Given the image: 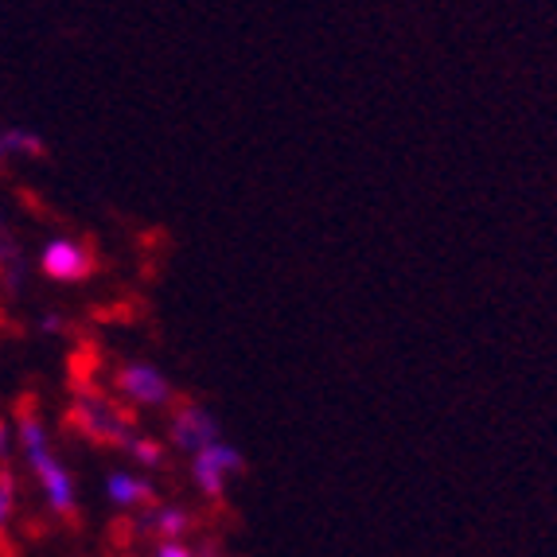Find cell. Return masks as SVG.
I'll list each match as a JSON object with an SVG mask.
<instances>
[{
	"label": "cell",
	"instance_id": "cell-1",
	"mask_svg": "<svg viewBox=\"0 0 557 557\" xmlns=\"http://www.w3.org/2000/svg\"><path fill=\"white\" fill-rule=\"evenodd\" d=\"M242 468H246V460H242L231 445H219V441L196 448V460H191V475H196V483L203 487L207 495H211V499H219V495H223L226 475L242 472Z\"/></svg>",
	"mask_w": 557,
	"mask_h": 557
},
{
	"label": "cell",
	"instance_id": "cell-2",
	"mask_svg": "<svg viewBox=\"0 0 557 557\" xmlns=\"http://www.w3.org/2000/svg\"><path fill=\"white\" fill-rule=\"evenodd\" d=\"M28 465L36 468V475L44 480L51 507H55V511H71V503H75V483H71V475L63 472V465H59L55 456L47 453V445L28 448Z\"/></svg>",
	"mask_w": 557,
	"mask_h": 557
},
{
	"label": "cell",
	"instance_id": "cell-3",
	"mask_svg": "<svg viewBox=\"0 0 557 557\" xmlns=\"http://www.w3.org/2000/svg\"><path fill=\"white\" fill-rule=\"evenodd\" d=\"M44 273L55 281H86L94 273V258L75 242H51L44 250Z\"/></svg>",
	"mask_w": 557,
	"mask_h": 557
},
{
	"label": "cell",
	"instance_id": "cell-4",
	"mask_svg": "<svg viewBox=\"0 0 557 557\" xmlns=\"http://www.w3.org/2000/svg\"><path fill=\"white\" fill-rule=\"evenodd\" d=\"M117 386L129 394L140 406H164L168 401V379L152 367H140V362H129L117 371Z\"/></svg>",
	"mask_w": 557,
	"mask_h": 557
},
{
	"label": "cell",
	"instance_id": "cell-5",
	"mask_svg": "<svg viewBox=\"0 0 557 557\" xmlns=\"http://www.w3.org/2000/svg\"><path fill=\"white\" fill-rule=\"evenodd\" d=\"M172 441L180 448H203L211 441H219V421L199 406H180L176 421H172Z\"/></svg>",
	"mask_w": 557,
	"mask_h": 557
},
{
	"label": "cell",
	"instance_id": "cell-6",
	"mask_svg": "<svg viewBox=\"0 0 557 557\" xmlns=\"http://www.w3.org/2000/svg\"><path fill=\"white\" fill-rule=\"evenodd\" d=\"M110 499L117 503V507H137V503H145V507H157V492H152V483L137 480V475H110Z\"/></svg>",
	"mask_w": 557,
	"mask_h": 557
},
{
	"label": "cell",
	"instance_id": "cell-7",
	"mask_svg": "<svg viewBox=\"0 0 557 557\" xmlns=\"http://www.w3.org/2000/svg\"><path fill=\"white\" fill-rule=\"evenodd\" d=\"M140 530L152 534V539H184L187 530V515L180 507H149V515L140 519Z\"/></svg>",
	"mask_w": 557,
	"mask_h": 557
},
{
	"label": "cell",
	"instance_id": "cell-8",
	"mask_svg": "<svg viewBox=\"0 0 557 557\" xmlns=\"http://www.w3.org/2000/svg\"><path fill=\"white\" fill-rule=\"evenodd\" d=\"M12 507H16V475L4 468V472H0V527H4V519L12 515Z\"/></svg>",
	"mask_w": 557,
	"mask_h": 557
},
{
	"label": "cell",
	"instance_id": "cell-9",
	"mask_svg": "<svg viewBox=\"0 0 557 557\" xmlns=\"http://www.w3.org/2000/svg\"><path fill=\"white\" fill-rule=\"evenodd\" d=\"M4 145L9 149H16V152H32V157H44V145H39L32 133H24V129H12V133H4Z\"/></svg>",
	"mask_w": 557,
	"mask_h": 557
},
{
	"label": "cell",
	"instance_id": "cell-10",
	"mask_svg": "<svg viewBox=\"0 0 557 557\" xmlns=\"http://www.w3.org/2000/svg\"><path fill=\"white\" fill-rule=\"evenodd\" d=\"M20 441H24V448H39V445H47L44 425H39L36 418H24V421H20Z\"/></svg>",
	"mask_w": 557,
	"mask_h": 557
},
{
	"label": "cell",
	"instance_id": "cell-11",
	"mask_svg": "<svg viewBox=\"0 0 557 557\" xmlns=\"http://www.w3.org/2000/svg\"><path fill=\"white\" fill-rule=\"evenodd\" d=\"M129 453L137 456L140 465H160V445H157V441H137V437H133Z\"/></svg>",
	"mask_w": 557,
	"mask_h": 557
},
{
	"label": "cell",
	"instance_id": "cell-12",
	"mask_svg": "<svg viewBox=\"0 0 557 557\" xmlns=\"http://www.w3.org/2000/svg\"><path fill=\"white\" fill-rule=\"evenodd\" d=\"M137 522H133V519H121V522H113V527H110V534H113V546H125V549H129V542H133V534H137Z\"/></svg>",
	"mask_w": 557,
	"mask_h": 557
},
{
	"label": "cell",
	"instance_id": "cell-13",
	"mask_svg": "<svg viewBox=\"0 0 557 557\" xmlns=\"http://www.w3.org/2000/svg\"><path fill=\"white\" fill-rule=\"evenodd\" d=\"M191 549L184 546V542H160L157 546V557H187Z\"/></svg>",
	"mask_w": 557,
	"mask_h": 557
},
{
	"label": "cell",
	"instance_id": "cell-14",
	"mask_svg": "<svg viewBox=\"0 0 557 557\" xmlns=\"http://www.w3.org/2000/svg\"><path fill=\"white\" fill-rule=\"evenodd\" d=\"M4 441H9V433H4V425H0V453H4Z\"/></svg>",
	"mask_w": 557,
	"mask_h": 557
},
{
	"label": "cell",
	"instance_id": "cell-15",
	"mask_svg": "<svg viewBox=\"0 0 557 557\" xmlns=\"http://www.w3.org/2000/svg\"><path fill=\"white\" fill-rule=\"evenodd\" d=\"M4 152H9V145H4V137H0V157H4Z\"/></svg>",
	"mask_w": 557,
	"mask_h": 557
}]
</instances>
